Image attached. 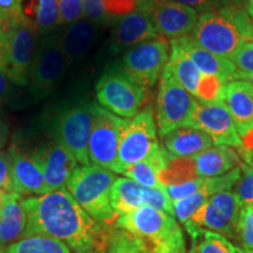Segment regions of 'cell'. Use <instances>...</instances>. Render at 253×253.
Listing matches in <instances>:
<instances>
[{
    "label": "cell",
    "instance_id": "obj_35",
    "mask_svg": "<svg viewBox=\"0 0 253 253\" xmlns=\"http://www.w3.org/2000/svg\"><path fill=\"white\" fill-rule=\"evenodd\" d=\"M205 179L207 178H199L191 179V181H186L183 183H178V184H171V185H166L167 195L169 196V198L171 199V202H176L178 199L185 198L188 196L195 194L197 190L202 188V185L204 184Z\"/></svg>",
    "mask_w": 253,
    "mask_h": 253
},
{
    "label": "cell",
    "instance_id": "obj_19",
    "mask_svg": "<svg viewBox=\"0 0 253 253\" xmlns=\"http://www.w3.org/2000/svg\"><path fill=\"white\" fill-rule=\"evenodd\" d=\"M158 37L160 34L149 14L144 11H135L118 19L113 32L112 48L114 52H120Z\"/></svg>",
    "mask_w": 253,
    "mask_h": 253
},
{
    "label": "cell",
    "instance_id": "obj_44",
    "mask_svg": "<svg viewBox=\"0 0 253 253\" xmlns=\"http://www.w3.org/2000/svg\"><path fill=\"white\" fill-rule=\"evenodd\" d=\"M236 80L246 81L248 84H251V87L253 88V73H250V74H245V73L237 72V79H236Z\"/></svg>",
    "mask_w": 253,
    "mask_h": 253
},
{
    "label": "cell",
    "instance_id": "obj_13",
    "mask_svg": "<svg viewBox=\"0 0 253 253\" xmlns=\"http://www.w3.org/2000/svg\"><path fill=\"white\" fill-rule=\"evenodd\" d=\"M125 120L93 103V126L88 143L90 164L115 171L120 136Z\"/></svg>",
    "mask_w": 253,
    "mask_h": 253
},
{
    "label": "cell",
    "instance_id": "obj_4",
    "mask_svg": "<svg viewBox=\"0 0 253 253\" xmlns=\"http://www.w3.org/2000/svg\"><path fill=\"white\" fill-rule=\"evenodd\" d=\"M115 172L93 166L78 167L68 179L67 190L77 203L100 225L109 227L118 219L112 205Z\"/></svg>",
    "mask_w": 253,
    "mask_h": 253
},
{
    "label": "cell",
    "instance_id": "obj_51",
    "mask_svg": "<svg viewBox=\"0 0 253 253\" xmlns=\"http://www.w3.org/2000/svg\"><path fill=\"white\" fill-rule=\"evenodd\" d=\"M188 253H195V252H194V250H192V249H190V251H189Z\"/></svg>",
    "mask_w": 253,
    "mask_h": 253
},
{
    "label": "cell",
    "instance_id": "obj_48",
    "mask_svg": "<svg viewBox=\"0 0 253 253\" xmlns=\"http://www.w3.org/2000/svg\"><path fill=\"white\" fill-rule=\"evenodd\" d=\"M231 2H232V4H237V5H242V4H244V2H246L248 1V0H230Z\"/></svg>",
    "mask_w": 253,
    "mask_h": 253
},
{
    "label": "cell",
    "instance_id": "obj_20",
    "mask_svg": "<svg viewBox=\"0 0 253 253\" xmlns=\"http://www.w3.org/2000/svg\"><path fill=\"white\" fill-rule=\"evenodd\" d=\"M240 177V168L237 167L230 172L218 177L205 179L204 184L202 188L197 190L195 194L188 196V197L178 199V201L172 202L173 211H175V218H177L183 225H185L188 221L191 219L196 211L198 210L202 205L212 197L213 195L219 194L223 191H230L236 183L238 182Z\"/></svg>",
    "mask_w": 253,
    "mask_h": 253
},
{
    "label": "cell",
    "instance_id": "obj_29",
    "mask_svg": "<svg viewBox=\"0 0 253 253\" xmlns=\"http://www.w3.org/2000/svg\"><path fill=\"white\" fill-rule=\"evenodd\" d=\"M21 15L39 32H48L59 25L58 0H19Z\"/></svg>",
    "mask_w": 253,
    "mask_h": 253
},
{
    "label": "cell",
    "instance_id": "obj_43",
    "mask_svg": "<svg viewBox=\"0 0 253 253\" xmlns=\"http://www.w3.org/2000/svg\"><path fill=\"white\" fill-rule=\"evenodd\" d=\"M19 0H0V9L1 11H12L17 8Z\"/></svg>",
    "mask_w": 253,
    "mask_h": 253
},
{
    "label": "cell",
    "instance_id": "obj_12",
    "mask_svg": "<svg viewBox=\"0 0 253 253\" xmlns=\"http://www.w3.org/2000/svg\"><path fill=\"white\" fill-rule=\"evenodd\" d=\"M167 68L176 81L198 102H223L226 82L199 72L195 63L177 47L173 41H170V58Z\"/></svg>",
    "mask_w": 253,
    "mask_h": 253
},
{
    "label": "cell",
    "instance_id": "obj_15",
    "mask_svg": "<svg viewBox=\"0 0 253 253\" xmlns=\"http://www.w3.org/2000/svg\"><path fill=\"white\" fill-rule=\"evenodd\" d=\"M242 209L243 205L233 192L223 191L202 205L188 223L233 238L237 236Z\"/></svg>",
    "mask_w": 253,
    "mask_h": 253
},
{
    "label": "cell",
    "instance_id": "obj_52",
    "mask_svg": "<svg viewBox=\"0 0 253 253\" xmlns=\"http://www.w3.org/2000/svg\"><path fill=\"white\" fill-rule=\"evenodd\" d=\"M252 38H253V32H252Z\"/></svg>",
    "mask_w": 253,
    "mask_h": 253
},
{
    "label": "cell",
    "instance_id": "obj_49",
    "mask_svg": "<svg viewBox=\"0 0 253 253\" xmlns=\"http://www.w3.org/2000/svg\"><path fill=\"white\" fill-rule=\"evenodd\" d=\"M6 251H7V248H5V246L0 243V253H6Z\"/></svg>",
    "mask_w": 253,
    "mask_h": 253
},
{
    "label": "cell",
    "instance_id": "obj_26",
    "mask_svg": "<svg viewBox=\"0 0 253 253\" xmlns=\"http://www.w3.org/2000/svg\"><path fill=\"white\" fill-rule=\"evenodd\" d=\"M163 149L169 156L190 158L213 147V142L204 131L192 126H183L163 136Z\"/></svg>",
    "mask_w": 253,
    "mask_h": 253
},
{
    "label": "cell",
    "instance_id": "obj_41",
    "mask_svg": "<svg viewBox=\"0 0 253 253\" xmlns=\"http://www.w3.org/2000/svg\"><path fill=\"white\" fill-rule=\"evenodd\" d=\"M8 123L7 120H6L5 115L2 114L1 110H0V151L4 149V147L7 143L8 140Z\"/></svg>",
    "mask_w": 253,
    "mask_h": 253
},
{
    "label": "cell",
    "instance_id": "obj_40",
    "mask_svg": "<svg viewBox=\"0 0 253 253\" xmlns=\"http://www.w3.org/2000/svg\"><path fill=\"white\" fill-rule=\"evenodd\" d=\"M12 82L0 69V103L8 100L12 93Z\"/></svg>",
    "mask_w": 253,
    "mask_h": 253
},
{
    "label": "cell",
    "instance_id": "obj_7",
    "mask_svg": "<svg viewBox=\"0 0 253 253\" xmlns=\"http://www.w3.org/2000/svg\"><path fill=\"white\" fill-rule=\"evenodd\" d=\"M95 95L100 107L121 119H132L140 113L145 89L122 67H112L101 75L95 86Z\"/></svg>",
    "mask_w": 253,
    "mask_h": 253
},
{
    "label": "cell",
    "instance_id": "obj_36",
    "mask_svg": "<svg viewBox=\"0 0 253 253\" xmlns=\"http://www.w3.org/2000/svg\"><path fill=\"white\" fill-rule=\"evenodd\" d=\"M230 60L236 66L237 72L253 73V41H245Z\"/></svg>",
    "mask_w": 253,
    "mask_h": 253
},
{
    "label": "cell",
    "instance_id": "obj_10",
    "mask_svg": "<svg viewBox=\"0 0 253 253\" xmlns=\"http://www.w3.org/2000/svg\"><path fill=\"white\" fill-rule=\"evenodd\" d=\"M67 60L60 45L59 34H48L40 40L28 78V87L36 100L49 96L65 77Z\"/></svg>",
    "mask_w": 253,
    "mask_h": 253
},
{
    "label": "cell",
    "instance_id": "obj_23",
    "mask_svg": "<svg viewBox=\"0 0 253 253\" xmlns=\"http://www.w3.org/2000/svg\"><path fill=\"white\" fill-rule=\"evenodd\" d=\"M224 104L229 109L240 138L253 132V88L243 80L231 81L226 84Z\"/></svg>",
    "mask_w": 253,
    "mask_h": 253
},
{
    "label": "cell",
    "instance_id": "obj_6",
    "mask_svg": "<svg viewBox=\"0 0 253 253\" xmlns=\"http://www.w3.org/2000/svg\"><path fill=\"white\" fill-rule=\"evenodd\" d=\"M160 148L157 125L151 107H147L132 119H126L120 136L115 173L141 162Z\"/></svg>",
    "mask_w": 253,
    "mask_h": 253
},
{
    "label": "cell",
    "instance_id": "obj_22",
    "mask_svg": "<svg viewBox=\"0 0 253 253\" xmlns=\"http://www.w3.org/2000/svg\"><path fill=\"white\" fill-rule=\"evenodd\" d=\"M12 155V186L13 192L23 195H43L48 192L40 164L28 153L15 147L9 148Z\"/></svg>",
    "mask_w": 253,
    "mask_h": 253
},
{
    "label": "cell",
    "instance_id": "obj_24",
    "mask_svg": "<svg viewBox=\"0 0 253 253\" xmlns=\"http://www.w3.org/2000/svg\"><path fill=\"white\" fill-rule=\"evenodd\" d=\"M21 198L15 192L2 196L0 205V243L7 249L23 239L26 231L27 216Z\"/></svg>",
    "mask_w": 253,
    "mask_h": 253
},
{
    "label": "cell",
    "instance_id": "obj_18",
    "mask_svg": "<svg viewBox=\"0 0 253 253\" xmlns=\"http://www.w3.org/2000/svg\"><path fill=\"white\" fill-rule=\"evenodd\" d=\"M28 154L40 164L48 192L65 189L72 173L78 168V161L55 138L40 144Z\"/></svg>",
    "mask_w": 253,
    "mask_h": 253
},
{
    "label": "cell",
    "instance_id": "obj_3",
    "mask_svg": "<svg viewBox=\"0 0 253 253\" xmlns=\"http://www.w3.org/2000/svg\"><path fill=\"white\" fill-rule=\"evenodd\" d=\"M39 33L21 15L18 7L9 12L0 27V69L13 84L27 86L38 46Z\"/></svg>",
    "mask_w": 253,
    "mask_h": 253
},
{
    "label": "cell",
    "instance_id": "obj_39",
    "mask_svg": "<svg viewBox=\"0 0 253 253\" xmlns=\"http://www.w3.org/2000/svg\"><path fill=\"white\" fill-rule=\"evenodd\" d=\"M84 18L96 25L108 23L103 0H84Z\"/></svg>",
    "mask_w": 253,
    "mask_h": 253
},
{
    "label": "cell",
    "instance_id": "obj_30",
    "mask_svg": "<svg viewBox=\"0 0 253 253\" xmlns=\"http://www.w3.org/2000/svg\"><path fill=\"white\" fill-rule=\"evenodd\" d=\"M185 230L192 239L191 249L195 253H240L242 249L230 243L219 233L198 227L191 223L185 224Z\"/></svg>",
    "mask_w": 253,
    "mask_h": 253
},
{
    "label": "cell",
    "instance_id": "obj_45",
    "mask_svg": "<svg viewBox=\"0 0 253 253\" xmlns=\"http://www.w3.org/2000/svg\"><path fill=\"white\" fill-rule=\"evenodd\" d=\"M9 12H11V11L7 12V11H1V9H0V27H1L2 25L6 23V20L8 19Z\"/></svg>",
    "mask_w": 253,
    "mask_h": 253
},
{
    "label": "cell",
    "instance_id": "obj_8",
    "mask_svg": "<svg viewBox=\"0 0 253 253\" xmlns=\"http://www.w3.org/2000/svg\"><path fill=\"white\" fill-rule=\"evenodd\" d=\"M231 7L198 14L191 34L203 48L229 60L246 41L231 14Z\"/></svg>",
    "mask_w": 253,
    "mask_h": 253
},
{
    "label": "cell",
    "instance_id": "obj_2",
    "mask_svg": "<svg viewBox=\"0 0 253 253\" xmlns=\"http://www.w3.org/2000/svg\"><path fill=\"white\" fill-rule=\"evenodd\" d=\"M107 253H188L184 233L175 217L141 207L121 214L106 227Z\"/></svg>",
    "mask_w": 253,
    "mask_h": 253
},
{
    "label": "cell",
    "instance_id": "obj_27",
    "mask_svg": "<svg viewBox=\"0 0 253 253\" xmlns=\"http://www.w3.org/2000/svg\"><path fill=\"white\" fill-rule=\"evenodd\" d=\"M97 26L84 18L66 27L60 36V45L68 66L80 61L89 52L97 34Z\"/></svg>",
    "mask_w": 253,
    "mask_h": 253
},
{
    "label": "cell",
    "instance_id": "obj_14",
    "mask_svg": "<svg viewBox=\"0 0 253 253\" xmlns=\"http://www.w3.org/2000/svg\"><path fill=\"white\" fill-rule=\"evenodd\" d=\"M112 205L118 216L126 214L141 207H151L175 217L172 202L163 188H147L128 177H120L112 189Z\"/></svg>",
    "mask_w": 253,
    "mask_h": 253
},
{
    "label": "cell",
    "instance_id": "obj_1",
    "mask_svg": "<svg viewBox=\"0 0 253 253\" xmlns=\"http://www.w3.org/2000/svg\"><path fill=\"white\" fill-rule=\"evenodd\" d=\"M27 216L25 237L43 236L67 245L74 253L104 249L106 226L96 223L68 190L21 198Z\"/></svg>",
    "mask_w": 253,
    "mask_h": 253
},
{
    "label": "cell",
    "instance_id": "obj_38",
    "mask_svg": "<svg viewBox=\"0 0 253 253\" xmlns=\"http://www.w3.org/2000/svg\"><path fill=\"white\" fill-rule=\"evenodd\" d=\"M170 1L189 6V7L196 9L198 14L204 13V12L220 11V9L230 7L232 4L230 0H170Z\"/></svg>",
    "mask_w": 253,
    "mask_h": 253
},
{
    "label": "cell",
    "instance_id": "obj_47",
    "mask_svg": "<svg viewBox=\"0 0 253 253\" xmlns=\"http://www.w3.org/2000/svg\"><path fill=\"white\" fill-rule=\"evenodd\" d=\"M86 253H107V251L104 249H93Z\"/></svg>",
    "mask_w": 253,
    "mask_h": 253
},
{
    "label": "cell",
    "instance_id": "obj_17",
    "mask_svg": "<svg viewBox=\"0 0 253 253\" xmlns=\"http://www.w3.org/2000/svg\"><path fill=\"white\" fill-rule=\"evenodd\" d=\"M190 126L204 131L216 145L242 149L243 142L236 122L224 102H198Z\"/></svg>",
    "mask_w": 253,
    "mask_h": 253
},
{
    "label": "cell",
    "instance_id": "obj_21",
    "mask_svg": "<svg viewBox=\"0 0 253 253\" xmlns=\"http://www.w3.org/2000/svg\"><path fill=\"white\" fill-rule=\"evenodd\" d=\"M188 58L195 63L199 72L211 75L229 84L237 79V68L231 60L209 52L202 47L191 36L171 40Z\"/></svg>",
    "mask_w": 253,
    "mask_h": 253
},
{
    "label": "cell",
    "instance_id": "obj_9",
    "mask_svg": "<svg viewBox=\"0 0 253 253\" xmlns=\"http://www.w3.org/2000/svg\"><path fill=\"white\" fill-rule=\"evenodd\" d=\"M197 103L166 67L160 80L155 118L161 137L178 128L190 126Z\"/></svg>",
    "mask_w": 253,
    "mask_h": 253
},
{
    "label": "cell",
    "instance_id": "obj_50",
    "mask_svg": "<svg viewBox=\"0 0 253 253\" xmlns=\"http://www.w3.org/2000/svg\"><path fill=\"white\" fill-rule=\"evenodd\" d=\"M2 196H4V194H1V192H0V205H1V201H2Z\"/></svg>",
    "mask_w": 253,
    "mask_h": 253
},
{
    "label": "cell",
    "instance_id": "obj_16",
    "mask_svg": "<svg viewBox=\"0 0 253 253\" xmlns=\"http://www.w3.org/2000/svg\"><path fill=\"white\" fill-rule=\"evenodd\" d=\"M142 11L147 12L160 37L176 40L191 36L198 12L170 0H148Z\"/></svg>",
    "mask_w": 253,
    "mask_h": 253
},
{
    "label": "cell",
    "instance_id": "obj_33",
    "mask_svg": "<svg viewBox=\"0 0 253 253\" xmlns=\"http://www.w3.org/2000/svg\"><path fill=\"white\" fill-rule=\"evenodd\" d=\"M237 236L244 248L245 253H253V204L243 207L240 212Z\"/></svg>",
    "mask_w": 253,
    "mask_h": 253
},
{
    "label": "cell",
    "instance_id": "obj_37",
    "mask_svg": "<svg viewBox=\"0 0 253 253\" xmlns=\"http://www.w3.org/2000/svg\"><path fill=\"white\" fill-rule=\"evenodd\" d=\"M0 192L11 194L12 186V155L9 150L0 151Z\"/></svg>",
    "mask_w": 253,
    "mask_h": 253
},
{
    "label": "cell",
    "instance_id": "obj_34",
    "mask_svg": "<svg viewBox=\"0 0 253 253\" xmlns=\"http://www.w3.org/2000/svg\"><path fill=\"white\" fill-rule=\"evenodd\" d=\"M59 25H71L84 19V0H58Z\"/></svg>",
    "mask_w": 253,
    "mask_h": 253
},
{
    "label": "cell",
    "instance_id": "obj_32",
    "mask_svg": "<svg viewBox=\"0 0 253 253\" xmlns=\"http://www.w3.org/2000/svg\"><path fill=\"white\" fill-rule=\"evenodd\" d=\"M240 177L236 183L233 194L238 198L243 207L253 204V167L250 164L240 163Z\"/></svg>",
    "mask_w": 253,
    "mask_h": 253
},
{
    "label": "cell",
    "instance_id": "obj_42",
    "mask_svg": "<svg viewBox=\"0 0 253 253\" xmlns=\"http://www.w3.org/2000/svg\"><path fill=\"white\" fill-rule=\"evenodd\" d=\"M238 154L239 156L243 158V162L250 164V166L253 167V149H244V148H242V149L238 150Z\"/></svg>",
    "mask_w": 253,
    "mask_h": 253
},
{
    "label": "cell",
    "instance_id": "obj_46",
    "mask_svg": "<svg viewBox=\"0 0 253 253\" xmlns=\"http://www.w3.org/2000/svg\"><path fill=\"white\" fill-rule=\"evenodd\" d=\"M248 6H246V13L250 18H251V20H253V0H248Z\"/></svg>",
    "mask_w": 253,
    "mask_h": 253
},
{
    "label": "cell",
    "instance_id": "obj_28",
    "mask_svg": "<svg viewBox=\"0 0 253 253\" xmlns=\"http://www.w3.org/2000/svg\"><path fill=\"white\" fill-rule=\"evenodd\" d=\"M168 162L169 155L160 147L145 160L129 167L123 175L147 188H163L160 178Z\"/></svg>",
    "mask_w": 253,
    "mask_h": 253
},
{
    "label": "cell",
    "instance_id": "obj_11",
    "mask_svg": "<svg viewBox=\"0 0 253 253\" xmlns=\"http://www.w3.org/2000/svg\"><path fill=\"white\" fill-rule=\"evenodd\" d=\"M170 58V45L163 37L129 48L123 55L122 69L141 87L151 88L162 77Z\"/></svg>",
    "mask_w": 253,
    "mask_h": 253
},
{
    "label": "cell",
    "instance_id": "obj_5",
    "mask_svg": "<svg viewBox=\"0 0 253 253\" xmlns=\"http://www.w3.org/2000/svg\"><path fill=\"white\" fill-rule=\"evenodd\" d=\"M93 126V103L69 102L52 110L46 129L81 166H89L88 143Z\"/></svg>",
    "mask_w": 253,
    "mask_h": 253
},
{
    "label": "cell",
    "instance_id": "obj_31",
    "mask_svg": "<svg viewBox=\"0 0 253 253\" xmlns=\"http://www.w3.org/2000/svg\"><path fill=\"white\" fill-rule=\"evenodd\" d=\"M6 253H72L67 245L43 236H28L11 245Z\"/></svg>",
    "mask_w": 253,
    "mask_h": 253
},
{
    "label": "cell",
    "instance_id": "obj_25",
    "mask_svg": "<svg viewBox=\"0 0 253 253\" xmlns=\"http://www.w3.org/2000/svg\"><path fill=\"white\" fill-rule=\"evenodd\" d=\"M192 158L196 176L212 178L230 172L243 162L239 154L226 145H216Z\"/></svg>",
    "mask_w": 253,
    "mask_h": 253
}]
</instances>
